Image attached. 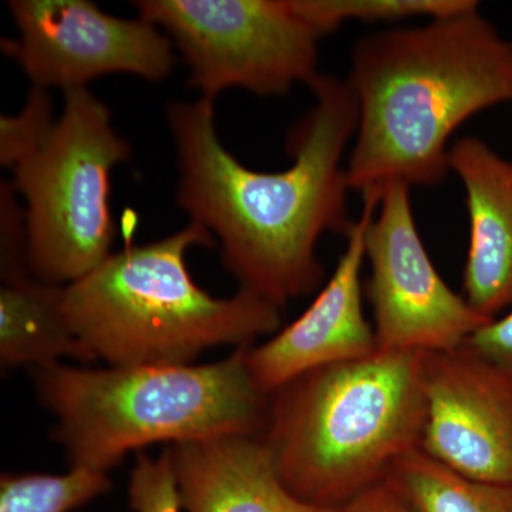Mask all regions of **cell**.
<instances>
[{
  "label": "cell",
  "mask_w": 512,
  "mask_h": 512,
  "mask_svg": "<svg viewBox=\"0 0 512 512\" xmlns=\"http://www.w3.org/2000/svg\"><path fill=\"white\" fill-rule=\"evenodd\" d=\"M315 101L292 128V165L254 171L222 146L214 100L173 101L167 116L177 148V202L220 242L241 291L282 306L323 279L316 245L326 231L348 234V171L343 165L359 109L348 80L320 73Z\"/></svg>",
  "instance_id": "1"
},
{
  "label": "cell",
  "mask_w": 512,
  "mask_h": 512,
  "mask_svg": "<svg viewBox=\"0 0 512 512\" xmlns=\"http://www.w3.org/2000/svg\"><path fill=\"white\" fill-rule=\"evenodd\" d=\"M359 121L346 164L350 190L399 181L434 187L448 141L480 111L512 103V45L474 8L362 37L348 79Z\"/></svg>",
  "instance_id": "2"
},
{
  "label": "cell",
  "mask_w": 512,
  "mask_h": 512,
  "mask_svg": "<svg viewBox=\"0 0 512 512\" xmlns=\"http://www.w3.org/2000/svg\"><path fill=\"white\" fill-rule=\"evenodd\" d=\"M424 356L377 349L303 373L269 394L261 439L296 498L342 511L420 447Z\"/></svg>",
  "instance_id": "3"
},
{
  "label": "cell",
  "mask_w": 512,
  "mask_h": 512,
  "mask_svg": "<svg viewBox=\"0 0 512 512\" xmlns=\"http://www.w3.org/2000/svg\"><path fill=\"white\" fill-rule=\"evenodd\" d=\"M40 403L56 417L53 439L70 467L109 473L150 444L261 436L269 396L256 386L247 348L205 365L53 363L33 369Z\"/></svg>",
  "instance_id": "4"
},
{
  "label": "cell",
  "mask_w": 512,
  "mask_h": 512,
  "mask_svg": "<svg viewBox=\"0 0 512 512\" xmlns=\"http://www.w3.org/2000/svg\"><path fill=\"white\" fill-rule=\"evenodd\" d=\"M215 244L208 229L191 222L150 244L127 242L63 286L64 312L93 359L109 366L192 365L208 349L249 348L278 332L279 306L244 291L214 298L194 281L185 256Z\"/></svg>",
  "instance_id": "5"
},
{
  "label": "cell",
  "mask_w": 512,
  "mask_h": 512,
  "mask_svg": "<svg viewBox=\"0 0 512 512\" xmlns=\"http://www.w3.org/2000/svg\"><path fill=\"white\" fill-rule=\"evenodd\" d=\"M110 110L87 89L64 93V107L45 140L12 168L25 200L29 272L66 286L111 255V173L130 157Z\"/></svg>",
  "instance_id": "6"
},
{
  "label": "cell",
  "mask_w": 512,
  "mask_h": 512,
  "mask_svg": "<svg viewBox=\"0 0 512 512\" xmlns=\"http://www.w3.org/2000/svg\"><path fill=\"white\" fill-rule=\"evenodd\" d=\"M140 18L168 33L188 84L215 100L227 89L282 96L319 76L322 33L293 0H138Z\"/></svg>",
  "instance_id": "7"
},
{
  "label": "cell",
  "mask_w": 512,
  "mask_h": 512,
  "mask_svg": "<svg viewBox=\"0 0 512 512\" xmlns=\"http://www.w3.org/2000/svg\"><path fill=\"white\" fill-rule=\"evenodd\" d=\"M377 349L439 352L461 348L493 319L480 315L441 278L414 221L409 185L382 187L365 235Z\"/></svg>",
  "instance_id": "8"
},
{
  "label": "cell",
  "mask_w": 512,
  "mask_h": 512,
  "mask_svg": "<svg viewBox=\"0 0 512 512\" xmlns=\"http://www.w3.org/2000/svg\"><path fill=\"white\" fill-rule=\"evenodd\" d=\"M19 35L2 52L33 87L70 90L109 74L160 82L174 66L173 43L154 23L117 18L89 0H12Z\"/></svg>",
  "instance_id": "9"
},
{
  "label": "cell",
  "mask_w": 512,
  "mask_h": 512,
  "mask_svg": "<svg viewBox=\"0 0 512 512\" xmlns=\"http://www.w3.org/2000/svg\"><path fill=\"white\" fill-rule=\"evenodd\" d=\"M420 448L458 474L512 484V376L467 346L426 352Z\"/></svg>",
  "instance_id": "10"
},
{
  "label": "cell",
  "mask_w": 512,
  "mask_h": 512,
  "mask_svg": "<svg viewBox=\"0 0 512 512\" xmlns=\"http://www.w3.org/2000/svg\"><path fill=\"white\" fill-rule=\"evenodd\" d=\"M380 194L382 188L362 194V214L350 225L345 252L315 301L271 339L247 348L252 379L268 396L303 373L377 350L375 329L363 311L360 275L366 261V229L375 217Z\"/></svg>",
  "instance_id": "11"
},
{
  "label": "cell",
  "mask_w": 512,
  "mask_h": 512,
  "mask_svg": "<svg viewBox=\"0 0 512 512\" xmlns=\"http://www.w3.org/2000/svg\"><path fill=\"white\" fill-rule=\"evenodd\" d=\"M448 167L464 185L470 218L464 298L495 319L512 308V163L480 138L464 137L450 147Z\"/></svg>",
  "instance_id": "12"
},
{
  "label": "cell",
  "mask_w": 512,
  "mask_h": 512,
  "mask_svg": "<svg viewBox=\"0 0 512 512\" xmlns=\"http://www.w3.org/2000/svg\"><path fill=\"white\" fill-rule=\"evenodd\" d=\"M187 512H342L296 498L261 436H220L170 446Z\"/></svg>",
  "instance_id": "13"
},
{
  "label": "cell",
  "mask_w": 512,
  "mask_h": 512,
  "mask_svg": "<svg viewBox=\"0 0 512 512\" xmlns=\"http://www.w3.org/2000/svg\"><path fill=\"white\" fill-rule=\"evenodd\" d=\"M63 357L92 362L70 326L63 286L32 278L29 272L2 278L0 288V363L3 367H42Z\"/></svg>",
  "instance_id": "14"
},
{
  "label": "cell",
  "mask_w": 512,
  "mask_h": 512,
  "mask_svg": "<svg viewBox=\"0 0 512 512\" xmlns=\"http://www.w3.org/2000/svg\"><path fill=\"white\" fill-rule=\"evenodd\" d=\"M384 483L410 512H512V484L458 474L420 447L397 458Z\"/></svg>",
  "instance_id": "15"
},
{
  "label": "cell",
  "mask_w": 512,
  "mask_h": 512,
  "mask_svg": "<svg viewBox=\"0 0 512 512\" xmlns=\"http://www.w3.org/2000/svg\"><path fill=\"white\" fill-rule=\"evenodd\" d=\"M109 473L70 467L69 473H3L0 512H73L111 490Z\"/></svg>",
  "instance_id": "16"
},
{
  "label": "cell",
  "mask_w": 512,
  "mask_h": 512,
  "mask_svg": "<svg viewBox=\"0 0 512 512\" xmlns=\"http://www.w3.org/2000/svg\"><path fill=\"white\" fill-rule=\"evenodd\" d=\"M322 35L345 22L384 23L410 18H444L474 8V0H293Z\"/></svg>",
  "instance_id": "17"
},
{
  "label": "cell",
  "mask_w": 512,
  "mask_h": 512,
  "mask_svg": "<svg viewBox=\"0 0 512 512\" xmlns=\"http://www.w3.org/2000/svg\"><path fill=\"white\" fill-rule=\"evenodd\" d=\"M56 119L47 90L32 87L25 107L16 116L0 117V164L12 170L45 140Z\"/></svg>",
  "instance_id": "18"
},
{
  "label": "cell",
  "mask_w": 512,
  "mask_h": 512,
  "mask_svg": "<svg viewBox=\"0 0 512 512\" xmlns=\"http://www.w3.org/2000/svg\"><path fill=\"white\" fill-rule=\"evenodd\" d=\"M128 501L134 512H183L170 446L157 457L137 453L128 483Z\"/></svg>",
  "instance_id": "19"
},
{
  "label": "cell",
  "mask_w": 512,
  "mask_h": 512,
  "mask_svg": "<svg viewBox=\"0 0 512 512\" xmlns=\"http://www.w3.org/2000/svg\"><path fill=\"white\" fill-rule=\"evenodd\" d=\"M464 346L512 376V308L474 332Z\"/></svg>",
  "instance_id": "20"
},
{
  "label": "cell",
  "mask_w": 512,
  "mask_h": 512,
  "mask_svg": "<svg viewBox=\"0 0 512 512\" xmlns=\"http://www.w3.org/2000/svg\"><path fill=\"white\" fill-rule=\"evenodd\" d=\"M342 512H410L403 501L386 483L370 488L357 497Z\"/></svg>",
  "instance_id": "21"
}]
</instances>
